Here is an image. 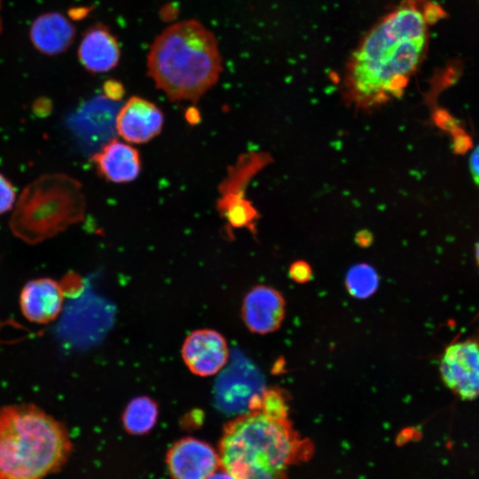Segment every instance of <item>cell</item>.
I'll use <instances>...</instances> for the list:
<instances>
[{
	"label": "cell",
	"mask_w": 479,
	"mask_h": 479,
	"mask_svg": "<svg viewBox=\"0 0 479 479\" xmlns=\"http://www.w3.org/2000/svg\"><path fill=\"white\" fill-rule=\"evenodd\" d=\"M71 449L64 424L38 406L0 408V479H43L64 465Z\"/></svg>",
	"instance_id": "obj_4"
},
{
	"label": "cell",
	"mask_w": 479,
	"mask_h": 479,
	"mask_svg": "<svg viewBox=\"0 0 479 479\" xmlns=\"http://www.w3.org/2000/svg\"><path fill=\"white\" fill-rule=\"evenodd\" d=\"M75 37L74 25L59 12L38 16L30 27V39L35 48L46 55L67 51Z\"/></svg>",
	"instance_id": "obj_15"
},
{
	"label": "cell",
	"mask_w": 479,
	"mask_h": 479,
	"mask_svg": "<svg viewBox=\"0 0 479 479\" xmlns=\"http://www.w3.org/2000/svg\"><path fill=\"white\" fill-rule=\"evenodd\" d=\"M249 407L257 408L268 415L278 419L288 418V398L279 388H270L255 395L248 400Z\"/></svg>",
	"instance_id": "obj_19"
},
{
	"label": "cell",
	"mask_w": 479,
	"mask_h": 479,
	"mask_svg": "<svg viewBox=\"0 0 479 479\" xmlns=\"http://www.w3.org/2000/svg\"><path fill=\"white\" fill-rule=\"evenodd\" d=\"M228 356L225 339L212 329L192 332L182 347V357L188 369L202 377L218 373L226 364Z\"/></svg>",
	"instance_id": "obj_9"
},
{
	"label": "cell",
	"mask_w": 479,
	"mask_h": 479,
	"mask_svg": "<svg viewBox=\"0 0 479 479\" xmlns=\"http://www.w3.org/2000/svg\"><path fill=\"white\" fill-rule=\"evenodd\" d=\"M92 161L99 174L115 184L133 181L141 170L138 152L127 143L116 139H111L100 147L93 154Z\"/></svg>",
	"instance_id": "obj_14"
},
{
	"label": "cell",
	"mask_w": 479,
	"mask_h": 479,
	"mask_svg": "<svg viewBox=\"0 0 479 479\" xmlns=\"http://www.w3.org/2000/svg\"><path fill=\"white\" fill-rule=\"evenodd\" d=\"M286 302L276 289L258 285L247 292L242 303V318L255 334H266L279 328L285 318Z\"/></svg>",
	"instance_id": "obj_11"
},
{
	"label": "cell",
	"mask_w": 479,
	"mask_h": 479,
	"mask_svg": "<svg viewBox=\"0 0 479 479\" xmlns=\"http://www.w3.org/2000/svg\"><path fill=\"white\" fill-rule=\"evenodd\" d=\"M224 428L220 466L236 479H286L287 469L311 452L288 418L278 419L247 408Z\"/></svg>",
	"instance_id": "obj_2"
},
{
	"label": "cell",
	"mask_w": 479,
	"mask_h": 479,
	"mask_svg": "<svg viewBox=\"0 0 479 479\" xmlns=\"http://www.w3.org/2000/svg\"><path fill=\"white\" fill-rule=\"evenodd\" d=\"M65 299L61 283L51 278H37L27 281L20 294L22 315L30 322L47 324L61 312Z\"/></svg>",
	"instance_id": "obj_12"
},
{
	"label": "cell",
	"mask_w": 479,
	"mask_h": 479,
	"mask_svg": "<svg viewBox=\"0 0 479 479\" xmlns=\"http://www.w3.org/2000/svg\"><path fill=\"white\" fill-rule=\"evenodd\" d=\"M163 122V114L155 104L134 96L117 112L114 127L124 140L143 144L161 132Z\"/></svg>",
	"instance_id": "obj_10"
},
{
	"label": "cell",
	"mask_w": 479,
	"mask_h": 479,
	"mask_svg": "<svg viewBox=\"0 0 479 479\" xmlns=\"http://www.w3.org/2000/svg\"><path fill=\"white\" fill-rule=\"evenodd\" d=\"M103 90L105 97L109 100H119L124 95L122 85L119 82L114 80L106 82Z\"/></svg>",
	"instance_id": "obj_22"
},
{
	"label": "cell",
	"mask_w": 479,
	"mask_h": 479,
	"mask_svg": "<svg viewBox=\"0 0 479 479\" xmlns=\"http://www.w3.org/2000/svg\"><path fill=\"white\" fill-rule=\"evenodd\" d=\"M147 71L169 99L196 102L223 71L218 42L198 20L174 23L151 44Z\"/></svg>",
	"instance_id": "obj_3"
},
{
	"label": "cell",
	"mask_w": 479,
	"mask_h": 479,
	"mask_svg": "<svg viewBox=\"0 0 479 479\" xmlns=\"http://www.w3.org/2000/svg\"><path fill=\"white\" fill-rule=\"evenodd\" d=\"M444 12L429 0H403L363 36L349 56L342 96L357 110H374L400 98L422 63L428 26Z\"/></svg>",
	"instance_id": "obj_1"
},
{
	"label": "cell",
	"mask_w": 479,
	"mask_h": 479,
	"mask_svg": "<svg viewBox=\"0 0 479 479\" xmlns=\"http://www.w3.org/2000/svg\"><path fill=\"white\" fill-rule=\"evenodd\" d=\"M198 111L194 110V109H190L189 112H187V119L189 122H191L192 123H193L194 122L198 121L199 119V114H198Z\"/></svg>",
	"instance_id": "obj_27"
},
{
	"label": "cell",
	"mask_w": 479,
	"mask_h": 479,
	"mask_svg": "<svg viewBox=\"0 0 479 479\" xmlns=\"http://www.w3.org/2000/svg\"><path fill=\"white\" fill-rule=\"evenodd\" d=\"M475 258H476V262L479 265V241L477 242L476 246H475Z\"/></svg>",
	"instance_id": "obj_28"
},
{
	"label": "cell",
	"mask_w": 479,
	"mask_h": 479,
	"mask_svg": "<svg viewBox=\"0 0 479 479\" xmlns=\"http://www.w3.org/2000/svg\"><path fill=\"white\" fill-rule=\"evenodd\" d=\"M345 284L350 295L365 299L376 291L379 277L376 271L369 264L357 263L348 271Z\"/></svg>",
	"instance_id": "obj_18"
},
{
	"label": "cell",
	"mask_w": 479,
	"mask_h": 479,
	"mask_svg": "<svg viewBox=\"0 0 479 479\" xmlns=\"http://www.w3.org/2000/svg\"><path fill=\"white\" fill-rule=\"evenodd\" d=\"M289 277L299 284L307 283L312 277L310 265L302 260L294 262L289 267Z\"/></svg>",
	"instance_id": "obj_21"
},
{
	"label": "cell",
	"mask_w": 479,
	"mask_h": 479,
	"mask_svg": "<svg viewBox=\"0 0 479 479\" xmlns=\"http://www.w3.org/2000/svg\"><path fill=\"white\" fill-rule=\"evenodd\" d=\"M121 50L116 37L103 24L88 28L82 35L78 58L91 73H105L119 63Z\"/></svg>",
	"instance_id": "obj_13"
},
{
	"label": "cell",
	"mask_w": 479,
	"mask_h": 479,
	"mask_svg": "<svg viewBox=\"0 0 479 479\" xmlns=\"http://www.w3.org/2000/svg\"><path fill=\"white\" fill-rule=\"evenodd\" d=\"M444 385L463 400L479 397V342H456L446 347L439 365Z\"/></svg>",
	"instance_id": "obj_6"
},
{
	"label": "cell",
	"mask_w": 479,
	"mask_h": 479,
	"mask_svg": "<svg viewBox=\"0 0 479 479\" xmlns=\"http://www.w3.org/2000/svg\"><path fill=\"white\" fill-rule=\"evenodd\" d=\"M85 208L82 187L76 179L62 173L45 174L21 192L10 228L21 240L37 244L82 221Z\"/></svg>",
	"instance_id": "obj_5"
},
{
	"label": "cell",
	"mask_w": 479,
	"mask_h": 479,
	"mask_svg": "<svg viewBox=\"0 0 479 479\" xmlns=\"http://www.w3.org/2000/svg\"><path fill=\"white\" fill-rule=\"evenodd\" d=\"M166 464L172 479H208L221 467L217 451L194 437L174 443L167 452Z\"/></svg>",
	"instance_id": "obj_7"
},
{
	"label": "cell",
	"mask_w": 479,
	"mask_h": 479,
	"mask_svg": "<svg viewBox=\"0 0 479 479\" xmlns=\"http://www.w3.org/2000/svg\"><path fill=\"white\" fill-rule=\"evenodd\" d=\"M158 418L157 404L147 397L133 398L122 413V424L131 435H144L151 431Z\"/></svg>",
	"instance_id": "obj_17"
},
{
	"label": "cell",
	"mask_w": 479,
	"mask_h": 479,
	"mask_svg": "<svg viewBox=\"0 0 479 479\" xmlns=\"http://www.w3.org/2000/svg\"><path fill=\"white\" fill-rule=\"evenodd\" d=\"M469 168L475 183L479 186V145L470 155Z\"/></svg>",
	"instance_id": "obj_23"
},
{
	"label": "cell",
	"mask_w": 479,
	"mask_h": 479,
	"mask_svg": "<svg viewBox=\"0 0 479 479\" xmlns=\"http://www.w3.org/2000/svg\"><path fill=\"white\" fill-rule=\"evenodd\" d=\"M373 235L372 233L367 231V230H361L360 232H358L357 234H356V242L360 246V247H368L371 245V243L373 242Z\"/></svg>",
	"instance_id": "obj_24"
},
{
	"label": "cell",
	"mask_w": 479,
	"mask_h": 479,
	"mask_svg": "<svg viewBox=\"0 0 479 479\" xmlns=\"http://www.w3.org/2000/svg\"><path fill=\"white\" fill-rule=\"evenodd\" d=\"M68 12L72 19L77 20V19H81L82 17L84 16V14H86V9L73 8V9H70Z\"/></svg>",
	"instance_id": "obj_26"
},
{
	"label": "cell",
	"mask_w": 479,
	"mask_h": 479,
	"mask_svg": "<svg viewBox=\"0 0 479 479\" xmlns=\"http://www.w3.org/2000/svg\"><path fill=\"white\" fill-rule=\"evenodd\" d=\"M219 193L216 207L220 216L226 221L227 228H247L255 233L258 213L245 197V189L222 191Z\"/></svg>",
	"instance_id": "obj_16"
},
{
	"label": "cell",
	"mask_w": 479,
	"mask_h": 479,
	"mask_svg": "<svg viewBox=\"0 0 479 479\" xmlns=\"http://www.w3.org/2000/svg\"><path fill=\"white\" fill-rule=\"evenodd\" d=\"M15 201L16 194L12 183L0 174V214L11 210Z\"/></svg>",
	"instance_id": "obj_20"
},
{
	"label": "cell",
	"mask_w": 479,
	"mask_h": 479,
	"mask_svg": "<svg viewBox=\"0 0 479 479\" xmlns=\"http://www.w3.org/2000/svg\"><path fill=\"white\" fill-rule=\"evenodd\" d=\"M116 111L106 97L94 98L70 114L67 126L85 148L103 146L111 140Z\"/></svg>",
	"instance_id": "obj_8"
},
{
	"label": "cell",
	"mask_w": 479,
	"mask_h": 479,
	"mask_svg": "<svg viewBox=\"0 0 479 479\" xmlns=\"http://www.w3.org/2000/svg\"><path fill=\"white\" fill-rule=\"evenodd\" d=\"M208 479H236L229 472L224 470L223 467H219L215 471Z\"/></svg>",
	"instance_id": "obj_25"
}]
</instances>
